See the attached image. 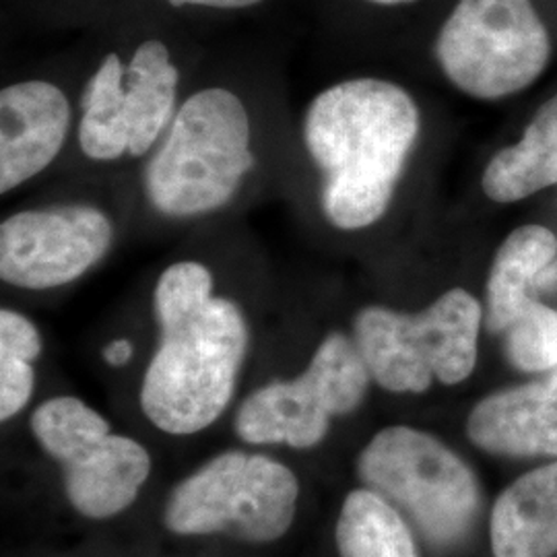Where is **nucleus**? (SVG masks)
Here are the masks:
<instances>
[{
  "instance_id": "obj_1",
  "label": "nucleus",
  "mask_w": 557,
  "mask_h": 557,
  "mask_svg": "<svg viewBox=\"0 0 557 557\" xmlns=\"http://www.w3.org/2000/svg\"><path fill=\"white\" fill-rule=\"evenodd\" d=\"M160 345L140 382V409L165 434L190 436L221 418L236 393L250 331L234 299L215 296L199 260L163 269L153 289Z\"/></svg>"
},
{
  "instance_id": "obj_2",
  "label": "nucleus",
  "mask_w": 557,
  "mask_h": 557,
  "mask_svg": "<svg viewBox=\"0 0 557 557\" xmlns=\"http://www.w3.org/2000/svg\"><path fill=\"white\" fill-rule=\"evenodd\" d=\"M419 131L418 103L391 81H338L312 98L301 139L322 176L320 209L333 227L359 232L384 218Z\"/></svg>"
},
{
  "instance_id": "obj_3",
  "label": "nucleus",
  "mask_w": 557,
  "mask_h": 557,
  "mask_svg": "<svg viewBox=\"0 0 557 557\" xmlns=\"http://www.w3.org/2000/svg\"><path fill=\"white\" fill-rule=\"evenodd\" d=\"M255 165L246 103L227 87H205L180 103L147 161L145 197L170 220L211 215L234 200Z\"/></svg>"
},
{
  "instance_id": "obj_4",
  "label": "nucleus",
  "mask_w": 557,
  "mask_h": 557,
  "mask_svg": "<svg viewBox=\"0 0 557 557\" xmlns=\"http://www.w3.org/2000/svg\"><path fill=\"white\" fill-rule=\"evenodd\" d=\"M483 306L462 287L448 289L421 312L366 306L354 319V341L372 380L388 393L455 386L478 366Z\"/></svg>"
},
{
  "instance_id": "obj_5",
  "label": "nucleus",
  "mask_w": 557,
  "mask_h": 557,
  "mask_svg": "<svg viewBox=\"0 0 557 557\" xmlns=\"http://www.w3.org/2000/svg\"><path fill=\"white\" fill-rule=\"evenodd\" d=\"M359 479L438 547L469 535L481 506L478 478L442 440L409 425L380 430L358 458Z\"/></svg>"
},
{
  "instance_id": "obj_6",
  "label": "nucleus",
  "mask_w": 557,
  "mask_h": 557,
  "mask_svg": "<svg viewBox=\"0 0 557 557\" xmlns=\"http://www.w3.org/2000/svg\"><path fill=\"white\" fill-rule=\"evenodd\" d=\"M298 478L264 455L227 450L172 490L163 522L176 535L227 533L250 543H273L296 518Z\"/></svg>"
},
{
  "instance_id": "obj_7",
  "label": "nucleus",
  "mask_w": 557,
  "mask_h": 557,
  "mask_svg": "<svg viewBox=\"0 0 557 557\" xmlns=\"http://www.w3.org/2000/svg\"><path fill=\"white\" fill-rule=\"evenodd\" d=\"M180 73L168 46L145 40L124 64L103 57L81 98V151L94 161L151 153L178 110Z\"/></svg>"
},
{
  "instance_id": "obj_8",
  "label": "nucleus",
  "mask_w": 557,
  "mask_h": 557,
  "mask_svg": "<svg viewBox=\"0 0 557 557\" xmlns=\"http://www.w3.org/2000/svg\"><path fill=\"white\" fill-rule=\"evenodd\" d=\"M549 34L531 0H458L436 40L440 69L475 100H502L539 79Z\"/></svg>"
},
{
  "instance_id": "obj_9",
  "label": "nucleus",
  "mask_w": 557,
  "mask_h": 557,
  "mask_svg": "<svg viewBox=\"0 0 557 557\" xmlns=\"http://www.w3.org/2000/svg\"><path fill=\"white\" fill-rule=\"evenodd\" d=\"M372 374L354 337L331 333L294 380H275L244 398L236 434L248 444L312 448L326 438L331 419L349 416L368 395Z\"/></svg>"
},
{
  "instance_id": "obj_10",
  "label": "nucleus",
  "mask_w": 557,
  "mask_h": 557,
  "mask_svg": "<svg viewBox=\"0 0 557 557\" xmlns=\"http://www.w3.org/2000/svg\"><path fill=\"white\" fill-rule=\"evenodd\" d=\"M114 244V221L91 202L23 209L0 223V278L46 292L75 283L100 264Z\"/></svg>"
},
{
  "instance_id": "obj_11",
  "label": "nucleus",
  "mask_w": 557,
  "mask_h": 557,
  "mask_svg": "<svg viewBox=\"0 0 557 557\" xmlns=\"http://www.w3.org/2000/svg\"><path fill=\"white\" fill-rule=\"evenodd\" d=\"M73 108L59 85L13 83L0 91V193L9 195L40 176L69 139Z\"/></svg>"
},
{
  "instance_id": "obj_12",
  "label": "nucleus",
  "mask_w": 557,
  "mask_h": 557,
  "mask_svg": "<svg viewBox=\"0 0 557 557\" xmlns=\"http://www.w3.org/2000/svg\"><path fill=\"white\" fill-rule=\"evenodd\" d=\"M467 436L490 455L557 458V384L531 382L481 398Z\"/></svg>"
},
{
  "instance_id": "obj_13",
  "label": "nucleus",
  "mask_w": 557,
  "mask_h": 557,
  "mask_svg": "<svg viewBox=\"0 0 557 557\" xmlns=\"http://www.w3.org/2000/svg\"><path fill=\"white\" fill-rule=\"evenodd\" d=\"M71 506L83 517L112 518L124 512L151 473V457L137 440L108 434L60 465Z\"/></svg>"
},
{
  "instance_id": "obj_14",
  "label": "nucleus",
  "mask_w": 557,
  "mask_h": 557,
  "mask_svg": "<svg viewBox=\"0 0 557 557\" xmlns=\"http://www.w3.org/2000/svg\"><path fill=\"white\" fill-rule=\"evenodd\" d=\"M494 557L557 556V460L518 478L494 504Z\"/></svg>"
},
{
  "instance_id": "obj_15",
  "label": "nucleus",
  "mask_w": 557,
  "mask_h": 557,
  "mask_svg": "<svg viewBox=\"0 0 557 557\" xmlns=\"http://www.w3.org/2000/svg\"><path fill=\"white\" fill-rule=\"evenodd\" d=\"M556 252V234L543 225H522L504 239L485 287L483 322L492 333L504 335L535 299L531 292Z\"/></svg>"
},
{
  "instance_id": "obj_16",
  "label": "nucleus",
  "mask_w": 557,
  "mask_h": 557,
  "mask_svg": "<svg viewBox=\"0 0 557 557\" xmlns=\"http://www.w3.org/2000/svg\"><path fill=\"white\" fill-rule=\"evenodd\" d=\"M557 184V96L539 108L517 145L502 149L483 172V193L517 202Z\"/></svg>"
},
{
  "instance_id": "obj_17",
  "label": "nucleus",
  "mask_w": 557,
  "mask_h": 557,
  "mask_svg": "<svg viewBox=\"0 0 557 557\" xmlns=\"http://www.w3.org/2000/svg\"><path fill=\"white\" fill-rule=\"evenodd\" d=\"M335 537L341 557H419L407 518L368 487L343 502Z\"/></svg>"
},
{
  "instance_id": "obj_18",
  "label": "nucleus",
  "mask_w": 557,
  "mask_h": 557,
  "mask_svg": "<svg viewBox=\"0 0 557 557\" xmlns=\"http://www.w3.org/2000/svg\"><path fill=\"white\" fill-rule=\"evenodd\" d=\"M32 432L41 450L59 465L112 434L110 423L77 397H54L41 403L32 416Z\"/></svg>"
},
{
  "instance_id": "obj_19",
  "label": "nucleus",
  "mask_w": 557,
  "mask_h": 557,
  "mask_svg": "<svg viewBox=\"0 0 557 557\" xmlns=\"http://www.w3.org/2000/svg\"><path fill=\"white\" fill-rule=\"evenodd\" d=\"M504 349L520 372L557 368V310L533 299L506 329Z\"/></svg>"
},
{
  "instance_id": "obj_20",
  "label": "nucleus",
  "mask_w": 557,
  "mask_h": 557,
  "mask_svg": "<svg viewBox=\"0 0 557 557\" xmlns=\"http://www.w3.org/2000/svg\"><path fill=\"white\" fill-rule=\"evenodd\" d=\"M36 388L34 359L0 351V419L9 421L29 403Z\"/></svg>"
},
{
  "instance_id": "obj_21",
  "label": "nucleus",
  "mask_w": 557,
  "mask_h": 557,
  "mask_svg": "<svg viewBox=\"0 0 557 557\" xmlns=\"http://www.w3.org/2000/svg\"><path fill=\"white\" fill-rule=\"evenodd\" d=\"M44 343H41L38 326L21 314L17 310L2 308L0 310V351H13L25 358H40Z\"/></svg>"
},
{
  "instance_id": "obj_22",
  "label": "nucleus",
  "mask_w": 557,
  "mask_h": 557,
  "mask_svg": "<svg viewBox=\"0 0 557 557\" xmlns=\"http://www.w3.org/2000/svg\"><path fill=\"white\" fill-rule=\"evenodd\" d=\"M133 354L135 347L128 338H116L103 347V361L112 368H122L133 359Z\"/></svg>"
},
{
  "instance_id": "obj_23",
  "label": "nucleus",
  "mask_w": 557,
  "mask_h": 557,
  "mask_svg": "<svg viewBox=\"0 0 557 557\" xmlns=\"http://www.w3.org/2000/svg\"><path fill=\"white\" fill-rule=\"evenodd\" d=\"M172 7H207V9H223V11H234V9H248L260 4L262 0H168Z\"/></svg>"
},
{
  "instance_id": "obj_24",
  "label": "nucleus",
  "mask_w": 557,
  "mask_h": 557,
  "mask_svg": "<svg viewBox=\"0 0 557 557\" xmlns=\"http://www.w3.org/2000/svg\"><path fill=\"white\" fill-rule=\"evenodd\" d=\"M374 4H384V7H395V4H405V2H413V0H370Z\"/></svg>"
},
{
  "instance_id": "obj_25",
  "label": "nucleus",
  "mask_w": 557,
  "mask_h": 557,
  "mask_svg": "<svg viewBox=\"0 0 557 557\" xmlns=\"http://www.w3.org/2000/svg\"><path fill=\"white\" fill-rule=\"evenodd\" d=\"M554 382H556V384H557V376H556V379H554Z\"/></svg>"
}]
</instances>
